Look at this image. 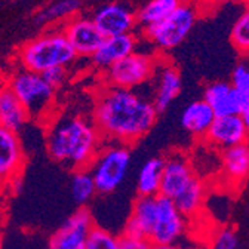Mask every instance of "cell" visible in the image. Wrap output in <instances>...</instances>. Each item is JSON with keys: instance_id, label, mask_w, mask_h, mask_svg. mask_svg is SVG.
<instances>
[{"instance_id": "cell-1", "label": "cell", "mask_w": 249, "mask_h": 249, "mask_svg": "<svg viewBox=\"0 0 249 249\" xmlns=\"http://www.w3.org/2000/svg\"><path fill=\"white\" fill-rule=\"evenodd\" d=\"M154 104L132 89L110 86L104 89L93 108V123L103 138L131 144L142 138L158 117Z\"/></svg>"}, {"instance_id": "cell-2", "label": "cell", "mask_w": 249, "mask_h": 249, "mask_svg": "<svg viewBox=\"0 0 249 249\" xmlns=\"http://www.w3.org/2000/svg\"><path fill=\"white\" fill-rule=\"evenodd\" d=\"M101 134L93 120L82 116H62L48 128L46 148L51 158L67 168L88 169L101 147Z\"/></svg>"}, {"instance_id": "cell-3", "label": "cell", "mask_w": 249, "mask_h": 249, "mask_svg": "<svg viewBox=\"0 0 249 249\" xmlns=\"http://www.w3.org/2000/svg\"><path fill=\"white\" fill-rule=\"evenodd\" d=\"M76 52L62 31H51L27 42L19 51L25 70L42 74L52 67H67L76 59Z\"/></svg>"}, {"instance_id": "cell-4", "label": "cell", "mask_w": 249, "mask_h": 249, "mask_svg": "<svg viewBox=\"0 0 249 249\" xmlns=\"http://www.w3.org/2000/svg\"><path fill=\"white\" fill-rule=\"evenodd\" d=\"M131 163V150L126 144H101L98 153L89 165V172L97 187V193H113L124 181Z\"/></svg>"}, {"instance_id": "cell-5", "label": "cell", "mask_w": 249, "mask_h": 249, "mask_svg": "<svg viewBox=\"0 0 249 249\" xmlns=\"http://www.w3.org/2000/svg\"><path fill=\"white\" fill-rule=\"evenodd\" d=\"M8 86L27 108L30 119H42L49 114L55 100V89L45 82L42 74L19 70L9 80Z\"/></svg>"}, {"instance_id": "cell-6", "label": "cell", "mask_w": 249, "mask_h": 249, "mask_svg": "<svg viewBox=\"0 0 249 249\" xmlns=\"http://www.w3.org/2000/svg\"><path fill=\"white\" fill-rule=\"evenodd\" d=\"M196 19V6L182 0V3L165 19L145 27V36L160 49H174L189 36Z\"/></svg>"}, {"instance_id": "cell-7", "label": "cell", "mask_w": 249, "mask_h": 249, "mask_svg": "<svg viewBox=\"0 0 249 249\" xmlns=\"http://www.w3.org/2000/svg\"><path fill=\"white\" fill-rule=\"evenodd\" d=\"M154 62L148 55L132 52L107 69V80L114 88L134 89L150 79Z\"/></svg>"}, {"instance_id": "cell-8", "label": "cell", "mask_w": 249, "mask_h": 249, "mask_svg": "<svg viewBox=\"0 0 249 249\" xmlns=\"http://www.w3.org/2000/svg\"><path fill=\"white\" fill-rule=\"evenodd\" d=\"M93 226L90 211L82 206L49 237V249H85L86 239Z\"/></svg>"}, {"instance_id": "cell-9", "label": "cell", "mask_w": 249, "mask_h": 249, "mask_svg": "<svg viewBox=\"0 0 249 249\" xmlns=\"http://www.w3.org/2000/svg\"><path fill=\"white\" fill-rule=\"evenodd\" d=\"M158 215L148 237L151 245H174L185 230V216L175 208L172 199L158 195Z\"/></svg>"}, {"instance_id": "cell-10", "label": "cell", "mask_w": 249, "mask_h": 249, "mask_svg": "<svg viewBox=\"0 0 249 249\" xmlns=\"http://www.w3.org/2000/svg\"><path fill=\"white\" fill-rule=\"evenodd\" d=\"M25 154L18 132L0 126V187L14 182L22 172Z\"/></svg>"}, {"instance_id": "cell-11", "label": "cell", "mask_w": 249, "mask_h": 249, "mask_svg": "<svg viewBox=\"0 0 249 249\" xmlns=\"http://www.w3.org/2000/svg\"><path fill=\"white\" fill-rule=\"evenodd\" d=\"M62 33L74 49L76 55L83 56H92L106 40L104 35L98 30L93 19L89 18L70 19L62 30Z\"/></svg>"}, {"instance_id": "cell-12", "label": "cell", "mask_w": 249, "mask_h": 249, "mask_svg": "<svg viewBox=\"0 0 249 249\" xmlns=\"http://www.w3.org/2000/svg\"><path fill=\"white\" fill-rule=\"evenodd\" d=\"M92 19L104 37L128 35L137 24L134 11L122 3H108L98 8Z\"/></svg>"}, {"instance_id": "cell-13", "label": "cell", "mask_w": 249, "mask_h": 249, "mask_svg": "<svg viewBox=\"0 0 249 249\" xmlns=\"http://www.w3.org/2000/svg\"><path fill=\"white\" fill-rule=\"evenodd\" d=\"M156 215H158V199H156V196H140L134 202L132 213L124 224L123 236L148 240L156 221Z\"/></svg>"}, {"instance_id": "cell-14", "label": "cell", "mask_w": 249, "mask_h": 249, "mask_svg": "<svg viewBox=\"0 0 249 249\" xmlns=\"http://www.w3.org/2000/svg\"><path fill=\"white\" fill-rule=\"evenodd\" d=\"M193 177L195 174L190 166V162L182 154L171 156V158L163 160L159 195L174 199L185 189V185L192 181Z\"/></svg>"}, {"instance_id": "cell-15", "label": "cell", "mask_w": 249, "mask_h": 249, "mask_svg": "<svg viewBox=\"0 0 249 249\" xmlns=\"http://www.w3.org/2000/svg\"><path fill=\"white\" fill-rule=\"evenodd\" d=\"M206 138L218 147L229 148L248 141L249 135L240 114H229L213 119L206 132Z\"/></svg>"}, {"instance_id": "cell-16", "label": "cell", "mask_w": 249, "mask_h": 249, "mask_svg": "<svg viewBox=\"0 0 249 249\" xmlns=\"http://www.w3.org/2000/svg\"><path fill=\"white\" fill-rule=\"evenodd\" d=\"M203 100L212 108L215 117L240 114L243 107L248 104L233 89V86L226 82H216L209 85L205 90Z\"/></svg>"}, {"instance_id": "cell-17", "label": "cell", "mask_w": 249, "mask_h": 249, "mask_svg": "<svg viewBox=\"0 0 249 249\" xmlns=\"http://www.w3.org/2000/svg\"><path fill=\"white\" fill-rule=\"evenodd\" d=\"M30 120V114L14 90L3 85L0 86V126L19 132Z\"/></svg>"}, {"instance_id": "cell-18", "label": "cell", "mask_w": 249, "mask_h": 249, "mask_svg": "<svg viewBox=\"0 0 249 249\" xmlns=\"http://www.w3.org/2000/svg\"><path fill=\"white\" fill-rule=\"evenodd\" d=\"M132 52H135V37L131 33L106 37L104 43L92 55V61L100 69H108L116 61L131 55Z\"/></svg>"}, {"instance_id": "cell-19", "label": "cell", "mask_w": 249, "mask_h": 249, "mask_svg": "<svg viewBox=\"0 0 249 249\" xmlns=\"http://www.w3.org/2000/svg\"><path fill=\"white\" fill-rule=\"evenodd\" d=\"M213 119H215V114L212 108L208 106L205 100H202V101H195L187 106L181 117V124H182V128L185 131H189L190 134L202 137V135H206Z\"/></svg>"}, {"instance_id": "cell-20", "label": "cell", "mask_w": 249, "mask_h": 249, "mask_svg": "<svg viewBox=\"0 0 249 249\" xmlns=\"http://www.w3.org/2000/svg\"><path fill=\"white\" fill-rule=\"evenodd\" d=\"M223 168L227 178L236 182L249 175V141L224 148Z\"/></svg>"}, {"instance_id": "cell-21", "label": "cell", "mask_w": 249, "mask_h": 249, "mask_svg": "<svg viewBox=\"0 0 249 249\" xmlns=\"http://www.w3.org/2000/svg\"><path fill=\"white\" fill-rule=\"evenodd\" d=\"M181 90V76L175 67H165L162 70L158 92L154 98V107L158 111H163L179 93Z\"/></svg>"}, {"instance_id": "cell-22", "label": "cell", "mask_w": 249, "mask_h": 249, "mask_svg": "<svg viewBox=\"0 0 249 249\" xmlns=\"http://www.w3.org/2000/svg\"><path fill=\"white\" fill-rule=\"evenodd\" d=\"M163 171V160L154 158L147 160L138 175V193L140 196H158L160 190Z\"/></svg>"}, {"instance_id": "cell-23", "label": "cell", "mask_w": 249, "mask_h": 249, "mask_svg": "<svg viewBox=\"0 0 249 249\" xmlns=\"http://www.w3.org/2000/svg\"><path fill=\"white\" fill-rule=\"evenodd\" d=\"M181 3L182 0H148L135 15L137 22L141 24L144 28L158 24L168 15H171Z\"/></svg>"}, {"instance_id": "cell-24", "label": "cell", "mask_w": 249, "mask_h": 249, "mask_svg": "<svg viewBox=\"0 0 249 249\" xmlns=\"http://www.w3.org/2000/svg\"><path fill=\"white\" fill-rule=\"evenodd\" d=\"M175 208L182 216H190L197 212L203 202V184L197 177H193L192 181L185 185V189L172 199Z\"/></svg>"}, {"instance_id": "cell-25", "label": "cell", "mask_w": 249, "mask_h": 249, "mask_svg": "<svg viewBox=\"0 0 249 249\" xmlns=\"http://www.w3.org/2000/svg\"><path fill=\"white\" fill-rule=\"evenodd\" d=\"M97 193V187L89 169H76L71 177V196L80 205L85 206Z\"/></svg>"}, {"instance_id": "cell-26", "label": "cell", "mask_w": 249, "mask_h": 249, "mask_svg": "<svg viewBox=\"0 0 249 249\" xmlns=\"http://www.w3.org/2000/svg\"><path fill=\"white\" fill-rule=\"evenodd\" d=\"M79 9H80V0H59V2L52 3L51 6L40 11L36 17V22L51 24L53 21L76 14Z\"/></svg>"}, {"instance_id": "cell-27", "label": "cell", "mask_w": 249, "mask_h": 249, "mask_svg": "<svg viewBox=\"0 0 249 249\" xmlns=\"http://www.w3.org/2000/svg\"><path fill=\"white\" fill-rule=\"evenodd\" d=\"M119 248H120V237L97 226H93L85 243V249H119Z\"/></svg>"}, {"instance_id": "cell-28", "label": "cell", "mask_w": 249, "mask_h": 249, "mask_svg": "<svg viewBox=\"0 0 249 249\" xmlns=\"http://www.w3.org/2000/svg\"><path fill=\"white\" fill-rule=\"evenodd\" d=\"M231 42L237 51L249 53V8L239 17L231 30Z\"/></svg>"}, {"instance_id": "cell-29", "label": "cell", "mask_w": 249, "mask_h": 249, "mask_svg": "<svg viewBox=\"0 0 249 249\" xmlns=\"http://www.w3.org/2000/svg\"><path fill=\"white\" fill-rule=\"evenodd\" d=\"M231 86L246 103H249V67L248 66L239 64L234 69Z\"/></svg>"}, {"instance_id": "cell-30", "label": "cell", "mask_w": 249, "mask_h": 249, "mask_svg": "<svg viewBox=\"0 0 249 249\" xmlns=\"http://www.w3.org/2000/svg\"><path fill=\"white\" fill-rule=\"evenodd\" d=\"M67 76H69L67 67H61V66L52 67V69L42 73V77L45 79V82L49 83V86H52L53 89L64 85V82L67 80Z\"/></svg>"}, {"instance_id": "cell-31", "label": "cell", "mask_w": 249, "mask_h": 249, "mask_svg": "<svg viewBox=\"0 0 249 249\" xmlns=\"http://www.w3.org/2000/svg\"><path fill=\"white\" fill-rule=\"evenodd\" d=\"M236 246H237V236L230 229H224L223 231H220L213 243V249H236Z\"/></svg>"}, {"instance_id": "cell-32", "label": "cell", "mask_w": 249, "mask_h": 249, "mask_svg": "<svg viewBox=\"0 0 249 249\" xmlns=\"http://www.w3.org/2000/svg\"><path fill=\"white\" fill-rule=\"evenodd\" d=\"M151 243L147 239H131V237H120L119 249H150Z\"/></svg>"}, {"instance_id": "cell-33", "label": "cell", "mask_w": 249, "mask_h": 249, "mask_svg": "<svg viewBox=\"0 0 249 249\" xmlns=\"http://www.w3.org/2000/svg\"><path fill=\"white\" fill-rule=\"evenodd\" d=\"M240 117L243 120V124H245V128H246V132L249 135V103L243 107V110L240 111Z\"/></svg>"}, {"instance_id": "cell-34", "label": "cell", "mask_w": 249, "mask_h": 249, "mask_svg": "<svg viewBox=\"0 0 249 249\" xmlns=\"http://www.w3.org/2000/svg\"><path fill=\"white\" fill-rule=\"evenodd\" d=\"M150 249H178L175 245H151Z\"/></svg>"}, {"instance_id": "cell-35", "label": "cell", "mask_w": 249, "mask_h": 249, "mask_svg": "<svg viewBox=\"0 0 249 249\" xmlns=\"http://www.w3.org/2000/svg\"><path fill=\"white\" fill-rule=\"evenodd\" d=\"M3 246V237H2V233H0V249Z\"/></svg>"}, {"instance_id": "cell-36", "label": "cell", "mask_w": 249, "mask_h": 249, "mask_svg": "<svg viewBox=\"0 0 249 249\" xmlns=\"http://www.w3.org/2000/svg\"><path fill=\"white\" fill-rule=\"evenodd\" d=\"M195 2H208V0H195Z\"/></svg>"}, {"instance_id": "cell-37", "label": "cell", "mask_w": 249, "mask_h": 249, "mask_svg": "<svg viewBox=\"0 0 249 249\" xmlns=\"http://www.w3.org/2000/svg\"><path fill=\"white\" fill-rule=\"evenodd\" d=\"M182 249H196V248H182Z\"/></svg>"}, {"instance_id": "cell-38", "label": "cell", "mask_w": 249, "mask_h": 249, "mask_svg": "<svg viewBox=\"0 0 249 249\" xmlns=\"http://www.w3.org/2000/svg\"><path fill=\"white\" fill-rule=\"evenodd\" d=\"M248 3H249V0H248Z\"/></svg>"}, {"instance_id": "cell-39", "label": "cell", "mask_w": 249, "mask_h": 249, "mask_svg": "<svg viewBox=\"0 0 249 249\" xmlns=\"http://www.w3.org/2000/svg\"><path fill=\"white\" fill-rule=\"evenodd\" d=\"M248 56H249V53H248Z\"/></svg>"}]
</instances>
